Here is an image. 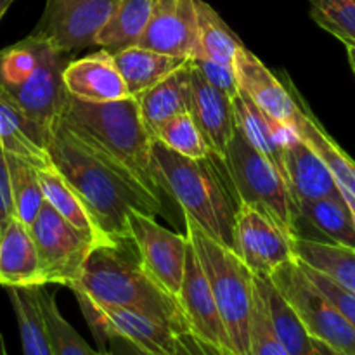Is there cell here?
<instances>
[{
  "instance_id": "6da1fadb",
  "label": "cell",
  "mask_w": 355,
  "mask_h": 355,
  "mask_svg": "<svg viewBox=\"0 0 355 355\" xmlns=\"http://www.w3.org/2000/svg\"><path fill=\"white\" fill-rule=\"evenodd\" d=\"M52 165L75 189L97 227L111 245L132 243L128 215L163 214V201L87 151L66 128L55 123L49 141Z\"/></svg>"
},
{
  "instance_id": "7a4b0ae2",
  "label": "cell",
  "mask_w": 355,
  "mask_h": 355,
  "mask_svg": "<svg viewBox=\"0 0 355 355\" xmlns=\"http://www.w3.org/2000/svg\"><path fill=\"white\" fill-rule=\"evenodd\" d=\"M55 123L66 128L96 158L163 201L153 166L155 139L146 130L134 97L85 103L68 96Z\"/></svg>"
},
{
  "instance_id": "3957f363",
  "label": "cell",
  "mask_w": 355,
  "mask_h": 355,
  "mask_svg": "<svg viewBox=\"0 0 355 355\" xmlns=\"http://www.w3.org/2000/svg\"><path fill=\"white\" fill-rule=\"evenodd\" d=\"M151 156L162 193L168 194L182 214L193 217L211 238L236 252V217L241 203L224 159L214 153L205 158H186L156 139Z\"/></svg>"
},
{
  "instance_id": "277c9868",
  "label": "cell",
  "mask_w": 355,
  "mask_h": 355,
  "mask_svg": "<svg viewBox=\"0 0 355 355\" xmlns=\"http://www.w3.org/2000/svg\"><path fill=\"white\" fill-rule=\"evenodd\" d=\"M71 290L76 297L94 304L149 315L177 335L189 331L177 297L159 286L139 259H132L123 246H96L87 259L82 277Z\"/></svg>"
},
{
  "instance_id": "5b68a950",
  "label": "cell",
  "mask_w": 355,
  "mask_h": 355,
  "mask_svg": "<svg viewBox=\"0 0 355 355\" xmlns=\"http://www.w3.org/2000/svg\"><path fill=\"white\" fill-rule=\"evenodd\" d=\"M184 224L187 239L210 284L232 350L236 355H250L255 276L234 250L211 238L193 217L184 215Z\"/></svg>"
},
{
  "instance_id": "8992f818",
  "label": "cell",
  "mask_w": 355,
  "mask_h": 355,
  "mask_svg": "<svg viewBox=\"0 0 355 355\" xmlns=\"http://www.w3.org/2000/svg\"><path fill=\"white\" fill-rule=\"evenodd\" d=\"M239 203L259 208L283 231L297 238L298 210L281 173L243 137L236 127L224 156Z\"/></svg>"
},
{
  "instance_id": "52a82bcc",
  "label": "cell",
  "mask_w": 355,
  "mask_h": 355,
  "mask_svg": "<svg viewBox=\"0 0 355 355\" xmlns=\"http://www.w3.org/2000/svg\"><path fill=\"white\" fill-rule=\"evenodd\" d=\"M291 305L309 335L340 355H355V329L305 276L298 260L283 263L269 277Z\"/></svg>"
},
{
  "instance_id": "ba28073f",
  "label": "cell",
  "mask_w": 355,
  "mask_h": 355,
  "mask_svg": "<svg viewBox=\"0 0 355 355\" xmlns=\"http://www.w3.org/2000/svg\"><path fill=\"white\" fill-rule=\"evenodd\" d=\"M45 284L71 290L82 277L85 262L97 245L90 236L69 224L49 203H44L30 225Z\"/></svg>"
},
{
  "instance_id": "9c48e42d",
  "label": "cell",
  "mask_w": 355,
  "mask_h": 355,
  "mask_svg": "<svg viewBox=\"0 0 355 355\" xmlns=\"http://www.w3.org/2000/svg\"><path fill=\"white\" fill-rule=\"evenodd\" d=\"M116 0H47L44 14L31 33L69 54L96 45L101 28L113 12Z\"/></svg>"
},
{
  "instance_id": "30bf717a",
  "label": "cell",
  "mask_w": 355,
  "mask_h": 355,
  "mask_svg": "<svg viewBox=\"0 0 355 355\" xmlns=\"http://www.w3.org/2000/svg\"><path fill=\"white\" fill-rule=\"evenodd\" d=\"M130 239L139 253V262L146 272L177 297L182 284L186 266L187 236L168 231L156 222L153 215L132 211L128 215Z\"/></svg>"
},
{
  "instance_id": "8fae6325",
  "label": "cell",
  "mask_w": 355,
  "mask_h": 355,
  "mask_svg": "<svg viewBox=\"0 0 355 355\" xmlns=\"http://www.w3.org/2000/svg\"><path fill=\"white\" fill-rule=\"evenodd\" d=\"M293 236L259 208L241 205L236 217V253L253 276L269 279L283 263L297 260Z\"/></svg>"
},
{
  "instance_id": "7c38bea8",
  "label": "cell",
  "mask_w": 355,
  "mask_h": 355,
  "mask_svg": "<svg viewBox=\"0 0 355 355\" xmlns=\"http://www.w3.org/2000/svg\"><path fill=\"white\" fill-rule=\"evenodd\" d=\"M76 298L101 347L107 335H120L148 355L175 354L177 333L168 326L141 312L94 304L83 297Z\"/></svg>"
},
{
  "instance_id": "4fadbf2b",
  "label": "cell",
  "mask_w": 355,
  "mask_h": 355,
  "mask_svg": "<svg viewBox=\"0 0 355 355\" xmlns=\"http://www.w3.org/2000/svg\"><path fill=\"white\" fill-rule=\"evenodd\" d=\"M68 62V54L49 44L35 71L21 85L7 92L31 120L51 132L68 97L62 80Z\"/></svg>"
},
{
  "instance_id": "5bb4252c",
  "label": "cell",
  "mask_w": 355,
  "mask_h": 355,
  "mask_svg": "<svg viewBox=\"0 0 355 355\" xmlns=\"http://www.w3.org/2000/svg\"><path fill=\"white\" fill-rule=\"evenodd\" d=\"M137 45L177 58L201 55L196 0H155L151 19Z\"/></svg>"
},
{
  "instance_id": "9a60e30c",
  "label": "cell",
  "mask_w": 355,
  "mask_h": 355,
  "mask_svg": "<svg viewBox=\"0 0 355 355\" xmlns=\"http://www.w3.org/2000/svg\"><path fill=\"white\" fill-rule=\"evenodd\" d=\"M177 300H179L180 309L184 312L187 328L194 336L234 352L220 314H218L210 284H208L207 276L201 269V263L191 243L187 245L184 277Z\"/></svg>"
},
{
  "instance_id": "2e32d148",
  "label": "cell",
  "mask_w": 355,
  "mask_h": 355,
  "mask_svg": "<svg viewBox=\"0 0 355 355\" xmlns=\"http://www.w3.org/2000/svg\"><path fill=\"white\" fill-rule=\"evenodd\" d=\"M239 90L252 99L257 107L269 118L283 123H293L298 113V103L290 82L283 83L252 51L241 47L236 55Z\"/></svg>"
},
{
  "instance_id": "e0dca14e",
  "label": "cell",
  "mask_w": 355,
  "mask_h": 355,
  "mask_svg": "<svg viewBox=\"0 0 355 355\" xmlns=\"http://www.w3.org/2000/svg\"><path fill=\"white\" fill-rule=\"evenodd\" d=\"M191 116L210 153L224 159L236 130L232 97L211 87L191 64Z\"/></svg>"
},
{
  "instance_id": "ac0fdd59",
  "label": "cell",
  "mask_w": 355,
  "mask_h": 355,
  "mask_svg": "<svg viewBox=\"0 0 355 355\" xmlns=\"http://www.w3.org/2000/svg\"><path fill=\"white\" fill-rule=\"evenodd\" d=\"M64 89L68 96L85 103H110L128 97L123 78L107 51L94 52L66 64Z\"/></svg>"
},
{
  "instance_id": "d6986e66",
  "label": "cell",
  "mask_w": 355,
  "mask_h": 355,
  "mask_svg": "<svg viewBox=\"0 0 355 355\" xmlns=\"http://www.w3.org/2000/svg\"><path fill=\"white\" fill-rule=\"evenodd\" d=\"M52 132L31 120L23 107L0 89V148L37 168H51L49 141Z\"/></svg>"
},
{
  "instance_id": "ffe728a7",
  "label": "cell",
  "mask_w": 355,
  "mask_h": 355,
  "mask_svg": "<svg viewBox=\"0 0 355 355\" xmlns=\"http://www.w3.org/2000/svg\"><path fill=\"white\" fill-rule=\"evenodd\" d=\"M284 170L295 207L304 201L342 198L329 166L302 137L284 148Z\"/></svg>"
},
{
  "instance_id": "44dd1931",
  "label": "cell",
  "mask_w": 355,
  "mask_h": 355,
  "mask_svg": "<svg viewBox=\"0 0 355 355\" xmlns=\"http://www.w3.org/2000/svg\"><path fill=\"white\" fill-rule=\"evenodd\" d=\"M291 90H293V96L298 103V113L291 125L297 130L298 137L304 139L329 166L336 184H338L342 198L349 205L355 218V162L329 137L328 132L321 127L318 118L309 110L305 101L298 96L297 89L291 87Z\"/></svg>"
},
{
  "instance_id": "7402d4cb",
  "label": "cell",
  "mask_w": 355,
  "mask_h": 355,
  "mask_svg": "<svg viewBox=\"0 0 355 355\" xmlns=\"http://www.w3.org/2000/svg\"><path fill=\"white\" fill-rule=\"evenodd\" d=\"M0 286H45L30 227L12 218L0 236Z\"/></svg>"
},
{
  "instance_id": "603a6c76",
  "label": "cell",
  "mask_w": 355,
  "mask_h": 355,
  "mask_svg": "<svg viewBox=\"0 0 355 355\" xmlns=\"http://www.w3.org/2000/svg\"><path fill=\"white\" fill-rule=\"evenodd\" d=\"M142 123L151 139L168 120L191 110V59L177 71L166 76L155 87L146 90L137 99Z\"/></svg>"
},
{
  "instance_id": "cb8c5ba5",
  "label": "cell",
  "mask_w": 355,
  "mask_h": 355,
  "mask_svg": "<svg viewBox=\"0 0 355 355\" xmlns=\"http://www.w3.org/2000/svg\"><path fill=\"white\" fill-rule=\"evenodd\" d=\"M113 59L127 87L128 97H134V99H137L146 90L165 80L189 61L186 58L163 54V52L151 51L141 45L114 52Z\"/></svg>"
},
{
  "instance_id": "d4e9b609",
  "label": "cell",
  "mask_w": 355,
  "mask_h": 355,
  "mask_svg": "<svg viewBox=\"0 0 355 355\" xmlns=\"http://www.w3.org/2000/svg\"><path fill=\"white\" fill-rule=\"evenodd\" d=\"M153 3L155 0H116L113 12L97 35L96 45L111 54L137 45L151 19Z\"/></svg>"
},
{
  "instance_id": "484cf974",
  "label": "cell",
  "mask_w": 355,
  "mask_h": 355,
  "mask_svg": "<svg viewBox=\"0 0 355 355\" xmlns=\"http://www.w3.org/2000/svg\"><path fill=\"white\" fill-rule=\"evenodd\" d=\"M255 284L263 295L270 324L284 350L290 355H318L314 338L309 335L291 305L284 300L270 279L255 276Z\"/></svg>"
},
{
  "instance_id": "4316f807",
  "label": "cell",
  "mask_w": 355,
  "mask_h": 355,
  "mask_svg": "<svg viewBox=\"0 0 355 355\" xmlns=\"http://www.w3.org/2000/svg\"><path fill=\"white\" fill-rule=\"evenodd\" d=\"M293 250L298 262L355 293V250L302 236L295 238Z\"/></svg>"
},
{
  "instance_id": "83f0119b",
  "label": "cell",
  "mask_w": 355,
  "mask_h": 355,
  "mask_svg": "<svg viewBox=\"0 0 355 355\" xmlns=\"http://www.w3.org/2000/svg\"><path fill=\"white\" fill-rule=\"evenodd\" d=\"M234 107L236 127L243 137L281 173L286 182V170H284V149L274 135L270 118L260 107L252 103L245 92L239 90L238 96L232 97Z\"/></svg>"
},
{
  "instance_id": "f1b7e54d",
  "label": "cell",
  "mask_w": 355,
  "mask_h": 355,
  "mask_svg": "<svg viewBox=\"0 0 355 355\" xmlns=\"http://www.w3.org/2000/svg\"><path fill=\"white\" fill-rule=\"evenodd\" d=\"M38 180H40L45 203L51 205L69 224H73L76 229L90 236L97 245H111L104 238L103 232L99 231L96 220L89 214L78 194L66 182L64 177L55 170L54 165L51 168H38Z\"/></svg>"
},
{
  "instance_id": "f546056e",
  "label": "cell",
  "mask_w": 355,
  "mask_h": 355,
  "mask_svg": "<svg viewBox=\"0 0 355 355\" xmlns=\"http://www.w3.org/2000/svg\"><path fill=\"white\" fill-rule=\"evenodd\" d=\"M298 220L318 229L331 245L355 250V218L343 198H322L297 205Z\"/></svg>"
},
{
  "instance_id": "4dcf8cb0",
  "label": "cell",
  "mask_w": 355,
  "mask_h": 355,
  "mask_svg": "<svg viewBox=\"0 0 355 355\" xmlns=\"http://www.w3.org/2000/svg\"><path fill=\"white\" fill-rule=\"evenodd\" d=\"M16 312L23 355H54L37 288H7Z\"/></svg>"
},
{
  "instance_id": "1f68e13d",
  "label": "cell",
  "mask_w": 355,
  "mask_h": 355,
  "mask_svg": "<svg viewBox=\"0 0 355 355\" xmlns=\"http://www.w3.org/2000/svg\"><path fill=\"white\" fill-rule=\"evenodd\" d=\"M196 17L201 55H207L218 62L234 64L236 55L241 51V47H245L238 35L205 0H196Z\"/></svg>"
},
{
  "instance_id": "d6a6232c",
  "label": "cell",
  "mask_w": 355,
  "mask_h": 355,
  "mask_svg": "<svg viewBox=\"0 0 355 355\" xmlns=\"http://www.w3.org/2000/svg\"><path fill=\"white\" fill-rule=\"evenodd\" d=\"M6 162L7 170H9L16 218L30 227L45 203L40 180H38V168L9 153H6Z\"/></svg>"
},
{
  "instance_id": "836d02e7",
  "label": "cell",
  "mask_w": 355,
  "mask_h": 355,
  "mask_svg": "<svg viewBox=\"0 0 355 355\" xmlns=\"http://www.w3.org/2000/svg\"><path fill=\"white\" fill-rule=\"evenodd\" d=\"M38 302L44 312L45 326L51 338L52 354L54 355H110L106 350H94L80 333L62 318L54 295L38 286Z\"/></svg>"
},
{
  "instance_id": "e575fe53",
  "label": "cell",
  "mask_w": 355,
  "mask_h": 355,
  "mask_svg": "<svg viewBox=\"0 0 355 355\" xmlns=\"http://www.w3.org/2000/svg\"><path fill=\"white\" fill-rule=\"evenodd\" d=\"M318 26L345 45H355V0H309Z\"/></svg>"
},
{
  "instance_id": "d590c367",
  "label": "cell",
  "mask_w": 355,
  "mask_h": 355,
  "mask_svg": "<svg viewBox=\"0 0 355 355\" xmlns=\"http://www.w3.org/2000/svg\"><path fill=\"white\" fill-rule=\"evenodd\" d=\"M156 141L186 158H205L210 155V149L205 144L191 113L177 114L172 120L166 121L159 128Z\"/></svg>"
},
{
  "instance_id": "8d00e7d4",
  "label": "cell",
  "mask_w": 355,
  "mask_h": 355,
  "mask_svg": "<svg viewBox=\"0 0 355 355\" xmlns=\"http://www.w3.org/2000/svg\"><path fill=\"white\" fill-rule=\"evenodd\" d=\"M250 355H290L274 333L266 300L257 284L255 297H253L252 328H250Z\"/></svg>"
},
{
  "instance_id": "74e56055",
  "label": "cell",
  "mask_w": 355,
  "mask_h": 355,
  "mask_svg": "<svg viewBox=\"0 0 355 355\" xmlns=\"http://www.w3.org/2000/svg\"><path fill=\"white\" fill-rule=\"evenodd\" d=\"M298 263H300V267H302V270L305 272V276H307L309 279L314 283V286L318 288L321 293L326 295V298H328V300L331 302L336 309H338L340 314H342L343 318H345L347 321L352 324V328L355 329V293L354 291H349L347 288L340 286V284H336L335 281L329 279L328 276L321 274L319 270L311 269V267L304 266L302 262H298Z\"/></svg>"
},
{
  "instance_id": "f35d334b",
  "label": "cell",
  "mask_w": 355,
  "mask_h": 355,
  "mask_svg": "<svg viewBox=\"0 0 355 355\" xmlns=\"http://www.w3.org/2000/svg\"><path fill=\"white\" fill-rule=\"evenodd\" d=\"M191 64L198 69V73L211 87L222 90L229 97H234L239 94L238 73H236L234 64L214 61V59L207 58V55H196V58L191 59Z\"/></svg>"
},
{
  "instance_id": "ab89813d",
  "label": "cell",
  "mask_w": 355,
  "mask_h": 355,
  "mask_svg": "<svg viewBox=\"0 0 355 355\" xmlns=\"http://www.w3.org/2000/svg\"><path fill=\"white\" fill-rule=\"evenodd\" d=\"M12 218H16V210H14L12 191H10L9 170H7L6 153L0 148V236Z\"/></svg>"
},
{
  "instance_id": "60d3db41",
  "label": "cell",
  "mask_w": 355,
  "mask_h": 355,
  "mask_svg": "<svg viewBox=\"0 0 355 355\" xmlns=\"http://www.w3.org/2000/svg\"><path fill=\"white\" fill-rule=\"evenodd\" d=\"M173 355H236L234 352L222 347L208 343L194 336L191 331L180 333L175 340V354Z\"/></svg>"
},
{
  "instance_id": "b9f144b4",
  "label": "cell",
  "mask_w": 355,
  "mask_h": 355,
  "mask_svg": "<svg viewBox=\"0 0 355 355\" xmlns=\"http://www.w3.org/2000/svg\"><path fill=\"white\" fill-rule=\"evenodd\" d=\"M101 350H106L110 355H148L120 335H107Z\"/></svg>"
},
{
  "instance_id": "7bdbcfd3",
  "label": "cell",
  "mask_w": 355,
  "mask_h": 355,
  "mask_svg": "<svg viewBox=\"0 0 355 355\" xmlns=\"http://www.w3.org/2000/svg\"><path fill=\"white\" fill-rule=\"evenodd\" d=\"M347 55H349V62H350V66H352V69L355 73V45H352V44L347 45Z\"/></svg>"
},
{
  "instance_id": "ee69618b",
  "label": "cell",
  "mask_w": 355,
  "mask_h": 355,
  "mask_svg": "<svg viewBox=\"0 0 355 355\" xmlns=\"http://www.w3.org/2000/svg\"><path fill=\"white\" fill-rule=\"evenodd\" d=\"M12 3H14V0H0V21H2L3 14L9 10V7L12 6Z\"/></svg>"
},
{
  "instance_id": "f6af8a7d",
  "label": "cell",
  "mask_w": 355,
  "mask_h": 355,
  "mask_svg": "<svg viewBox=\"0 0 355 355\" xmlns=\"http://www.w3.org/2000/svg\"><path fill=\"white\" fill-rule=\"evenodd\" d=\"M0 355H7L6 342H3V336L2 335H0Z\"/></svg>"
}]
</instances>
